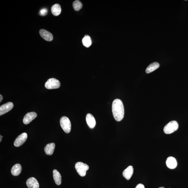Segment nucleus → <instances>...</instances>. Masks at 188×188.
<instances>
[{
	"label": "nucleus",
	"mask_w": 188,
	"mask_h": 188,
	"mask_svg": "<svg viewBox=\"0 0 188 188\" xmlns=\"http://www.w3.org/2000/svg\"><path fill=\"white\" fill-rule=\"evenodd\" d=\"M14 105L12 102H8L0 107V115L2 116L10 111L14 108Z\"/></svg>",
	"instance_id": "7"
},
{
	"label": "nucleus",
	"mask_w": 188,
	"mask_h": 188,
	"mask_svg": "<svg viewBox=\"0 0 188 188\" xmlns=\"http://www.w3.org/2000/svg\"><path fill=\"white\" fill-rule=\"evenodd\" d=\"M60 124L61 127L64 132L68 133L71 130V124L68 118L66 117H63L61 118Z\"/></svg>",
	"instance_id": "4"
},
{
	"label": "nucleus",
	"mask_w": 188,
	"mask_h": 188,
	"mask_svg": "<svg viewBox=\"0 0 188 188\" xmlns=\"http://www.w3.org/2000/svg\"><path fill=\"white\" fill-rule=\"evenodd\" d=\"M86 123L89 128L93 129L96 125V121L95 117L91 114H88L86 117Z\"/></svg>",
	"instance_id": "11"
},
{
	"label": "nucleus",
	"mask_w": 188,
	"mask_h": 188,
	"mask_svg": "<svg viewBox=\"0 0 188 188\" xmlns=\"http://www.w3.org/2000/svg\"><path fill=\"white\" fill-rule=\"evenodd\" d=\"M28 135L27 133L24 132L19 135L15 140L14 142V145L16 147H19L25 143L27 138Z\"/></svg>",
	"instance_id": "6"
},
{
	"label": "nucleus",
	"mask_w": 188,
	"mask_h": 188,
	"mask_svg": "<svg viewBox=\"0 0 188 188\" xmlns=\"http://www.w3.org/2000/svg\"><path fill=\"white\" fill-rule=\"evenodd\" d=\"M135 188H145V186L143 184L139 183V184L137 185Z\"/></svg>",
	"instance_id": "22"
},
{
	"label": "nucleus",
	"mask_w": 188,
	"mask_h": 188,
	"mask_svg": "<svg viewBox=\"0 0 188 188\" xmlns=\"http://www.w3.org/2000/svg\"><path fill=\"white\" fill-rule=\"evenodd\" d=\"M54 180L56 184L58 185H60L62 183V177L59 172L56 170L54 169L53 171Z\"/></svg>",
	"instance_id": "15"
},
{
	"label": "nucleus",
	"mask_w": 188,
	"mask_h": 188,
	"mask_svg": "<svg viewBox=\"0 0 188 188\" xmlns=\"http://www.w3.org/2000/svg\"><path fill=\"white\" fill-rule=\"evenodd\" d=\"M73 8L74 10L76 11L80 10L82 8V4L79 1H74L73 4Z\"/></svg>",
	"instance_id": "20"
},
{
	"label": "nucleus",
	"mask_w": 188,
	"mask_h": 188,
	"mask_svg": "<svg viewBox=\"0 0 188 188\" xmlns=\"http://www.w3.org/2000/svg\"><path fill=\"white\" fill-rule=\"evenodd\" d=\"M37 117V114L35 112L27 113L23 119V123L25 124H28L31 122L32 120L35 119Z\"/></svg>",
	"instance_id": "8"
},
{
	"label": "nucleus",
	"mask_w": 188,
	"mask_h": 188,
	"mask_svg": "<svg viewBox=\"0 0 188 188\" xmlns=\"http://www.w3.org/2000/svg\"><path fill=\"white\" fill-rule=\"evenodd\" d=\"M51 10L52 14L56 16H59L62 11L60 6L58 4H54L52 6Z\"/></svg>",
	"instance_id": "17"
},
{
	"label": "nucleus",
	"mask_w": 188,
	"mask_h": 188,
	"mask_svg": "<svg viewBox=\"0 0 188 188\" xmlns=\"http://www.w3.org/2000/svg\"><path fill=\"white\" fill-rule=\"evenodd\" d=\"M75 168L79 175L84 177L86 175V171L89 169V166L82 162H78L75 164Z\"/></svg>",
	"instance_id": "3"
},
{
	"label": "nucleus",
	"mask_w": 188,
	"mask_h": 188,
	"mask_svg": "<svg viewBox=\"0 0 188 188\" xmlns=\"http://www.w3.org/2000/svg\"><path fill=\"white\" fill-rule=\"evenodd\" d=\"M113 114L116 121H121L124 117V110L123 102L121 100H114L112 105Z\"/></svg>",
	"instance_id": "1"
},
{
	"label": "nucleus",
	"mask_w": 188,
	"mask_h": 188,
	"mask_svg": "<svg viewBox=\"0 0 188 188\" xmlns=\"http://www.w3.org/2000/svg\"><path fill=\"white\" fill-rule=\"evenodd\" d=\"M159 65L158 62H154L150 64L146 70V73L149 74L159 68Z\"/></svg>",
	"instance_id": "18"
},
{
	"label": "nucleus",
	"mask_w": 188,
	"mask_h": 188,
	"mask_svg": "<svg viewBox=\"0 0 188 188\" xmlns=\"http://www.w3.org/2000/svg\"><path fill=\"white\" fill-rule=\"evenodd\" d=\"M48 11L47 8H43L41 9L39 12V14L41 16H45L47 14Z\"/></svg>",
	"instance_id": "21"
},
{
	"label": "nucleus",
	"mask_w": 188,
	"mask_h": 188,
	"mask_svg": "<svg viewBox=\"0 0 188 188\" xmlns=\"http://www.w3.org/2000/svg\"><path fill=\"white\" fill-rule=\"evenodd\" d=\"M55 147V144L54 143L47 144L44 148V151L45 153L49 156H51L53 154Z\"/></svg>",
	"instance_id": "14"
},
{
	"label": "nucleus",
	"mask_w": 188,
	"mask_h": 188,
	"mask_svg": "<svg viewBox=\"0 0 188 188\" xmlns=\"http://www.w3.org/2000/svg\"><path fill=\"white\" fill-rule=\"evenodd\" d=\"M159 188H165L164 187H159Z\"/></svg>",
	"instance_id": "25"
},
{
	"label": "nucleus",
	"mask_w": 188,
	"mask_h": 188,
	"mask_svg": "<svg viewBox=\"0 0 188 188\" xmlns=\"http://www.w3.org/2000/svg\"><path fill=\"white\" fill-rule=\"evenodd\" d=\"M133 173V168L132 166H129L123 172V176L126 180H129L132 177Z\"/></svg>",
	"instance_id": "13"
},
{
	"label": "nucleus",
	"mask_w": 188,
	"mask_h": 188,
	"mask_svg": "<svg viewBox=\"0 0 188 188\" xmlns=\"http://www.w3.org/2000/svg\"><path fill=\"white\" fill-rule=\"evenodd\" d=\"M3 99V97L1 95H0V102H1Z\"/></svg>",
	"instance_id": "23"
},
{
	"label": "nucleus",
	"mask_w": 188,
	"mask_h": 188,
	"mask_svg": "<svg viewBox=\"0 0 188 188\" xmlns=\"http://www.w3.org/2000/svg\"><path fill=\"white\" fill-rule=\"evenodd\" d=\"M178 124L175 121H172L169 122L164 128V132L166 134H169L175 132L178 128Z\"/></svg>",
	"instance_id": "2"
},
{
	"label": "nucleus",
	"mask_w": 188,
	"mask_h": 188,
	"mask_svg": "<svg viewBox=\"0 0 188 188\" xmlns=\"http://www.w3.org/2000/svg\"><path fill=\"white\" fill-rule=\"evenodd\" d=\"M39 34L42 38L47 41H51L53 40V35L50 32L45 29H41L39 31Z\"/></svg>",
	"instance_id": "9"
},
{
	"label": "nucleus",
	"mask_w": 188,
	"mask_h": 188,
	"mask_svg": "<svg viewBox=\"0 0 188 188\" xmlns=\"http://www.w3.org/2000/svg\"><path fill=\"white\" fill-rule=\"evenodd\" d=\"M166 163L167 167L170 169H174L177 165L176 159L172 156L168 157L166 160Z\"/></svg>",
	"instance_id": "10"
},
{
	"label": "nucleus",
	"mask_w": 188,
	"mask_h": 188,
	"mask_svg": "<svg viewBox=\"0 0 188 188\" xmlns=\"http://www.w3.org/2000/svg\"><path fill=\"white\" fill-rule=\"evenodd\" d=\"M60 83L55 78H51L45 83V87L48 89H58L60 86Z\"/></svg>",
	"instance_id": "5"
},
{
	"label": "nucleus",
	"mask_w": 188,
	"mask_h": 188,
	"mask_svg": "<svg viewBox=\"0 0 188 188\" xmlns=\"http://www.w3.org/2000/svg\"><path fill=\"white\" fill-rule=\"evenodd\" d=\"M22 171V167L20 164H17L12 167L11 172L13 176H17L20 174Z\"/></svg>",
	"instance_id": "16"
},
{
	"label": "nucleus",
	"mask_w": 188,
	"mask_h": 188,
	"mask_svg": "<svg viewBox=\"0 0 188 188\" xmlns=\"http://www.w3.org/2000/svg\"><path fill=\"white\" fill-rule=\"evenodd\" d=\"M83 44L85 47H89L92 44V41L90 37L86 35L82 39Z\"/></svg>",
	"instance_id": "19"
},
{
	"label": "nucleus",
	"mask_w": 188,
	"mask_h": 188,
	"mask_svg": "<svg viewBox=\"0 0 188 188\" xmlns=\"http://www.w3.org/2000/svg\"><path fill=\"white\" fill-rule=\"evenodd\" d=\"M26 184L28 188H39V184L38 181L35 178H30L26 182Z\"/></svg>",
	"instance_id": "12"
},
{
	"label": "nucleus",
	"mask_w": 188,
	"mask_h": 188,
	"mask_svg": "<svg viewBox=\"0 0 188 188\" xmlns=\"http://www.w3.org/2000/svg\"><path fill=\"white\" fill-rule=\"evenodd\" d=\"M0 136H1V137H1V139H0V140H0V142H1V141H2V138L3 137V136H2V135H0Z\"/></svg>",
	"instance_id": "24"
}]
</instances>
